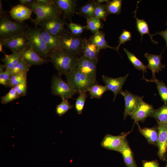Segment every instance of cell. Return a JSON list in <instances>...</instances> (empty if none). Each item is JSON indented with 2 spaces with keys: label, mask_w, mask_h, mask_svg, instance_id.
I'll return each instance as SVG.
<instances>
[{
  "label": "cell",
  "mask_w": 167,
  "mask_h": 167,
  "mask_svg": "<svg viewBox=\"0 0 167 167\" xmlns=\"http://www.w3.org/2000/svg\"><path fill=\"white\" fill-rule=\"evenodd\" d=\"M79 57L73 53L61 49L50 52L49 58L57 70L58 76L61 77L76 69Z\"/></svg>",
  "instance_id": "obj_1"
},
{
  "label": "cell",
  "mask_w": 167,
  "mask_h": 167,
  "mask_svg": "<svg viewBox=\"0 0 167 167\" xmlns=\"http://www.w3.org/2000/svg\"><path fill=\"white\" fill-rule=\"evenodd\" d=\"M36 15L34 19H32L35 26L38 27L41 21L48 19L60 18L62 12L53 2L47 4L37 3L34 0L26 5Z\"/></svg>",
  "instance_id": "obj_2"
},
{
  "label": "cell",
  "mask_w": 167,
  "mask_h": 167,
  "mask_svg": "<svg viewBox=\"0 0 167 167\" xmlns=\"http://www.w3.org/2000/svg\"><path fill=\"white\" fill-rule=\"evenodd\" d=\"M28 27L26 24L14 20L6 13L0 15V39L24 35Z\"/></svg>",
  "instance_id": "obj_3"
},
{
  "label": "cell",
  "mask_w": 167,
  "mask_h": 167,
  "mask_svg": "<svg viewBox=\"0 0 167 167\" xmlns=\"http://www.w3.org/2000/svg\"><path fill=\"white\" fill-rule=\"evenodd\" d=\"M41 28L28 27L24 33L30 48L33 49L42 58H49L50 52L41 34Z\"/></svg>",
  "instance_id": "obj_4"
},
{
  "label": "cell",
  "mask_w": 167,
  "mask_h": 167,
  "mask_svg": "<svg viewBox=\"0 0 167 167\" xmlns=\"http://www.w3.org/2000/svg\"><path fill=\"white\" fill-rule=\"evenodd\" d=\"M59 48L75 54L79 57L82 54L83 38L74 35L66 31L59 35Z\"/></svg>",
  "instance_id": "obj_5"
},
{
  "label": "cell",
  "mask_w": 167,
  "mask_h": 167,
  "mask_svg": "<svg viewBox=\"0 0 167 167\" xmlns=\"http://www.w3.org/2000/svg\"><path fill=\"white\" fill-rule=\"evenodd\" d=\"M65 75L67 82L78 94L81 92H87L88 87L96 83L76 69Z\"/></svg>",
  "instance_id": "obj_6"
},
{
  "label": "cell",
  "mask_w": 167,
  "mask_h": 167,
  "mask_svg": "<svg viewBox=\"0 0 167 167\" xmlns=\"http://www.w3.org/2000/svg\"><path fill=\"white\" fill-rule=\"evenodd\" d=\"M51 93L54 95L59 96L62 99L72 98L75 91L68 83L63 80L61 77L54 75L52 79Z\"/></svg>",
  "instance_id": "obj_7"
},
{
  "label": "cell",
  "mask_w": 167,
  "mask_h": 167,
  "mask_svg": "<svg viewBox=\"0 0 167 167\" xmlns=\"http://www.w3.org/2000/svg\"><path fill=\"white\" fill-rule=\"evenodd\" d=\"M98 61V58L91 59L82 55L79 57L76 69L96 82V66Z\"/></svg>",
  "instance_id": "obj_8"
},
{
  "label": "cell",
  "mask_w": 167,
  "mask_h": 167,
  "mask_svg": "<svg viewBox=\"0 0 167 167\" xmlns=\"http://www.w3.org/2000/svg\"><path fill=\"white\" fill-rule=\"evenodd\" d=\"M131 132L123 133L117 136L107 134L101 141V145L107 149L120 152L128 143L126 137Z\"/></svg>",
  "instance_id": "obj_9"
},
{
  "label": "cell",
  "mask_w": 167,
  "mask_h": 167,
  "mask_svg": "<svg viewBox=\"0 0 167 167\" xmlns=\"http://www.w3.org/2000/svg\"><path fill=\"white\" fill-rule=\"evenodd\" d=\"M67 23L60 18L48 19L42 21L38 24L41 28L49 33L55 35H60L66 30L64 25Z\"/></svg>",
  "instance_id": "obj_10"
},
{
  "label": "cell",
  "mask_w": 167,
  "mask_h": 167,
  "mask_svg": "<svg viewBox=\"0 0 167 167\" xmlns=\"http://www.w3.org/2000/svg\"><path fill=\"white\" fill-rule=\"evenodd\" d=\"M124 97L125 102V108L123 113V117L125 120L128 115H130L138 107L143 101V96H140L135 95L127 90L120 92Z\"/></svg>",
  "instance_id": "obj_11"
},
{
  "label": "cell",
  "mask_w": 167,
  "mask_h": 167,
  "mask_svg": "<svg viewBox=\"0 0 167 167\" xmlns=\"http://www.w3.org/2000/svg\"><path fill=\"white\" fill-rule=\"evenodd\" d=\"M157 121L158 137L157 145V155L159 158L164 161L166 157L167 148V123Z\"/></svg>",
  "instance_id": "obj_12"
},
{
  "label": "cell",
  "mask_w": 167,
  "mask_h": 167,
  "mask_svg": "<svg viewBox=\"0 0 167 167\" xmlns=\"http://www.w3.org/2000/svg\"><path fill=\"white\" fill-rule=\"evenodd\" d=\"M129 74L118 78H111L102 75L103 81L107 87L108 90L112 91L114 94L113 101L114 102L117 96L122 90V88L126 81Z\"/></svg>",
  "instance_id": "obj_13"
},
{
  "label": "cell",
  "mask_w": 167,
  "mask_h": 167,
  "mask_svg": "<svg viewBox=\"0 0 167 167\" xmlns=\"http://www.w3.org/2000/svg\"><path fill=\"white\" fill-rule=\"evenodd\" d=\"M0 41L12 53L21 51L29 47L24 35H19L7 39H0Z\"/></svg>",
  "instance_id": "obj_14"
},
{
  "label": "cell",
  "mask_w": 167,
  "mask_h": 167,
  "mask_svg": "<svg viewBox=\"0 0 167 167\" xmlns=\"http://www.w3.org/2000/svg\"><path fill=\"white\" fill-rule=\"evenodd\" d=\"M154 110L152 105L143 101L137 109L130 116L136 123H138L139 121L143 122L146 118L149 117Z\"/></svg>",
  "instance_id": "obj_15"
},
{
  "label": "cell",
  "mask_w": 167,
  "mask_h": 167,
  "mask_svg": "<svg viewBox=\"0 0 167 167\" xmlns=\"http://www.w3.org/2000/svg\"><path fill=\"white\" fill-rule=\"evenodd\" d=\"M161 53L160 55L152 54L146 53L144 56L148 60V64L147 66L148 68L151 70L152 72V78L151 80H155L156 79V73L161 71L162 69L165 68V65L162 63L161 60L163 58Z\"/></svg>",
  "instance_id": "obj_16"
},
{
  "label": "cell",
  "mask_w": 167,
  "mask_h": 167,
  "mask_svg": "<svg viewBox=\"0 0 167 167\" xmlns=\"http://www.w3.org/2000/svg\"><path fill=\"white\" fill-rule=\"evenodd\" d=\"M32 10L26 6L18 4L8 11L10 16L14 20L20 23L31 19Z\"/></svg>",
  "instance_id": "obj_17"
},
{
  "label": "cell",
  "mask_w": 167,
  "mask_h": 167,
  "mask_svg": "<svg viewBox=\"0 0 167 167\" xmlns=\"http://www.w3.org/2000/svg\"><path fill=\"white\" fill-rule=\"evenodd\" d=\"M21 58L31 66L32 65H40L50 62L49 58L45 59L41 57L33 49L28 47L23 53Z\"/></svg>",
  "instance_id": "obj_18"
},
{
  "label": "cell",
  "mask_w": 167,
  "mask_h": 167,
  "mask_svg": "<svg viewBox=\"0 0 167 167\" xmlns=\"http://www.w3.org/2000/svg\"><path fill=\"white\" fill-rule=\"evenodd\" d=\"M54 3L64 15V18H69L73 14L77 5L75 0H53Z\"/></svg>",
  "instance_id": "obj_19"
},
{
  "label": "cell",
  "mask_w": 167,
  "mask_h": 167,
  "mask_svg": "<svg viewBox=\"0 0 167 167\" xmlns=\"http://www.w3.org/2000/svg\"><path fill=\"white\" fill-rule=\"evenodd\" d=\"M100 50L89 39L83 38L82 50L83 55L91 59H97Z\"/></svg>",
  "instance_id": "obj_20"
},
{
  "label": "cell",
  "mask_w": 167,
  "mask_h": 167,
  "mask_svg": "<svg viewBox=\"0 0 167 167\" xmlns=\"http://www.w3.org/2000/svg\"><path fill=\"white\" fill-rule=\"evenodd\" d=\"M41 34L50 53L59 48V35L51 34L41 28Z\"/></svg>",
  "instance_id": "obj_21"
},
{
  "label": "cell",
  "mask_w": 167,
  "mask_h": 167,
  "mask_svg": "<svg viewBox=\"0 0 167 167\" xmlns=\"http://www.w3.org/2000/svg\"><path fill=\"white\" fill-rule=\"evenodd\" d=\"M28 48L19 51L12 53L10 55L4 53L5 56L2 59V61L4 63L5 70L9 71L18 62Z\"/></svg>",
  "instance_id": "obj_22"
},
{
  "label": "cell",
  "mask_w": 167,
  "mask_h": 167,
  "mask_svg": "<svg viewBox=\"0 0 167 167\" xmlns=\"http://www.w3.org/2000/svg\"><path fill=\"white\" fill-rule=\"evenodd\" d=\"M139 2H138L136 10L134 12V17L136 19L137 30L141 36V41H142L143 37L144 35L146 34H148L149 36L150 39L152 43L154 44H157L158 43V42L154 40L152 38V37L154 35H156V34L155 33L154 34H151L149 32L148 26L147 22L143 19H139L136 16V14L137 10L138 7V5Z\"/></svg>",
  "instance_id": "obj_23"
},
{
  "label": "cell",
  "mask_w": 167,
  "mask_h": 167,
  "mask_svg": "<svg viewBox=\"0 0 167 167\" xmlns=\"http://www.w3.org/2000/svg\"><path fill=\"white\" fill-rule=\"evenodd\" d=\"M138 130L140 133L147 139L149 143L156 144L158 137V132L156 128H141L138 123H137Z\"/></svg>",
  "instance_id": "obj_24"
},
{
  "label": "cell",
  "mask_w": 167,
  "mask_h": 167,
  "mask_svg": "<svg viewBox=\"0 0 167 167\" xmlns=\"http://www.w3.org/2000/svg\"><path fill=\"white\" fill-rule=\"evenodd\" d=\"M89 39L92 42L101 50L110 48L117 51L116 48L109 45L105 39V34L101 31H99L90 36Z\"/></svg>",
  "instance_id": "obj_25"
},
{
  "label": "cell",
  "mask_w": 167,
  "mask_h": 167,
  "mask_svg": "<svg viewBox=\"0 0 167 167\" xmlns=\"http://www.w3.org/2000/svg\"><path fill=\"white\" fill-rule=\"evenodd\" d=\"M127 167H138L133 153L127 143L120 152Z\"/></svg>",
  "instance_id": "obj_26"
},
{
  "label": "cell",
  "mask_w": 167,
  "mask_h": 167,
  "mask_svg": "<svg viewBox=\"0 0 167 167\" xmlns=\"http://www.w3.org/2000/svg\"><path fill=\"white\" fill-rule=\"evenodd\" d=\"M124 51L127 55V58L133 64L135 68L138 70H142L143 71V77L142 79H145L144 72H147L148 66H145L135 55L133 53H131L126 48L124 49Z\"/></svg>",
  "instance_id": "obj_27"
},
{
  "label": "cell",
  "mask_w": 167,
  "mask_h": 167,
  "mask_svg": "<svg viewBox=\"0 0 167 167\" xmlns=\"http://www.w3.org/2000/svg\"><path fill=\"white\" fill-rule=\"evenodd\" d=\"M108 91L107 87L105 85L103 86L95 83L88 87L87 91L89 92L92 99L101 98L104 93Z\"/></svg>",
  "instance_id": "obj_28"
},
{
  "label": "cell",
  "mask_w": 167,
  "mask_h": 167,
  "mask_svg": "<svg viewBox=\"0 0 167 167\" xmlns=\"http://www.w3.org/2000/svg\"><path fill=\"white\" fill-rule=\"evenodd\" d=\"M86 18V30H89L94 34L103 28V24L102 22L98 18L94 16Z\"/></svg>",
  "instance_id": "obj_29"
},
{
  "label": "cell",
  "mask_w": 167,
  "mask_h": 167,
  "mask_svg": "<svg viewBox=\"0 0 167 167\" xmlns=\"http://www.w3.org/2000/svg\"><path fill=\"white\" fill-rule=\"evenodd\" d=\"M150 117L155 118L157 121L163 123H167V103L159 108L155 109Z\"/></svg>",
  "instance_id": "obj_30"
},
{
  "label": "cell",
  "mask_w": 167,
  "mask_h": 167,
  "mask_svg": "<svg viewBox=\"0 0 167 167\" xmlns=\"http://www.w3.org/2000/svg\"><path fill=\"white\" fill-rule=\"evenodd\" d=\"M122 1V0H109L105 4L106 10L108 14H118L121 11Z\"/></svg>",
  "instance_id": "obj_31"
},
{
  "label": "cell",
  "mask_w": 167,
  "mask_h": 167,
  "mask_svg": "<svg viewBox=\"0 0 167 167\" xmlns=\"http://www.w3.org/2000/svg\"><path fill=\"white\" fill-rule=\"evenodd\" d=\"M96 2L95 1H91L81 7L79 9L80 14L86 18L94 17Z\"/></svg>",
  "instance_id": "obj_32"
},
{
  "label": "cell",
  "mask_w": 167,
  "mask_h": 167,
  "mask_svg": "<svg viewBox=\"0 0 167 167\" xmlns=\"http://www.w3.org/2000/svg\"><path fill=\"white\" fill-rule=\"evenodd\" d=\"M147 82H153L156 84L157 88L162 101L164 103H167V86L162 81L156 79L155 80L144 79Z\"/></svg>",
  "instance_id": "obj_33"
},
{
  "label": "cell",
  "mask_w": 167,
  "mask_h": 167,
  "mask_svg": "<svg viewBox=\"0 0 167 167\" xmlns=\"http://www.w3.org/2000/svg\"><path fill=\"white\" fill-rule=\"evenodd\" d=\"M27 73L23 72L11 75L9 87L13 88L19 84L26 82Z\"/></svg>",
  "instance_id": "obj_34"
},
{
  "label": "cell",
  "mask_w": 167,
  "mask_h": 167,
  "mask_svg": "<svg viewBox=\"0 0 167 167\" xmlns=\"http://www.w3.org/2000/svg\"><path fill=\"white\" fill-rule=\"evenodd\" d=\"M31 67L21 57L18 62L8 71L11 75L23 72H28Z\"/></svg>",
  "instance_id": "obj_35"
},
{
  "label": "cell",
  "mask_w": 167,
  "mask_h": 167,
  "mask_svg": "<svg viewBox=\"0 0 167 167\" xmlns=\"http://www.w3.org/2000/svg\"><path fill=\"white\" fill-rule=\"evenodd\" d=\"M61 102L57 105L56 108V113L60 117L68 112L73 108V105H71L68 101V99H62Z\"/></svg>",
  "instance_id": "obj_36"
},
{
  "label": "cell",
  "mask_w": 167,
  "mask_h": 167,
  "mask_svg": "<svg viewBox=\"0 0 167 167\" xmlns=\"http://www.w3.org/2000/svg\"><path fill=\"white\" fill-rule=\"evenodd\" d=\"M79 96L76 99L75 108L79 114L82 113L86 100L88 96L87 92H81L79 93Z\"/></svg>",
  "instance_id": "obj_37"
},
{
  "label": "cell",
  "mask_w": 167,
  "mask_h": 167,
  "mask_svg": "<svg viewBox=\"0 0 167 167\" xmlns=\"http://www.w3.org/2000/svg\"><path fill=\"white\" fill-rule=\"evenodd\" d=\"M95 17L105 21L108 15L105 9V4L99 3L96 1L94 12Z\"/></svg>",
  "instance_id": "obj_38"
},
{
  "label": "cell",
  "mask_w": 167,
  "mask_h": 167,
  "mask_svg": "<svg viewBox=\"0 0 167 167\" xmlns=\"http://www.w3.org/2000/svg\"><path fill=\"white\" fill-rule=\"evenodd\" d=\"M4 65H0V84L8 88L11 75L9 71L5 70Z\"/></svg>",
  "instance_id": "obj_39"
},
{
  "label": "cell",
  "mask_w": 167,
  "mask_h": 167,
  "mask_svg": "<svg viewBox=\"0 0 167 167\" xmlns=\"http://www.w3.org/2000/svg\"><path fill=\"white\" fill-rule=\"evenodd\" d=\"M20 96L15 89L11 88L6 94L1 97V103L3 104H7Z\"/></svg>",
  "instance_id": "obj_40"
},
{
  "label": "cell",
  "mask_w": 167,
  "mask_h": 167,
  "mask_svg": "<svg viewBox=\"0 0 167 167\" xmlns=\"http://www.w3.org/2000/svg\"><path fill=\"white\" fill-rule=\"evenodd\" d=\"M66 25L71 31V33L77 36H80L84 31L86 30V26L72 22L67 23Z\"/></svg>",
  "instance_id": "obj_41"
},
{
  "label": "cell",
  "mask_w": 167,
  "mask_h": 167,
  "mask_svg": "<svg viewBox=\"0 0 167 167\" xmlns=\"http://www.w3.org/2000/svg\"><path fill=\"white\" fill-rule=\"evenodd\" d=\"M131 33L128 31L124 29L119 37V44L116 47L117 51L119 54V49L121 45L124 44L126 42L130 41L131 40Z\"/></svg>",
  "instance_id": "obj_42"
},
{
  "label": "cell",
  "mask_w": 167,
  "mask_h": 167,
  "mask_svg": "<svg viewBox=\"0 0 167 167\" xmlns=\"http://www.w3.org/2000/svg\"><path fill=\"white\" fill-rule=\"evenodd\" d=\"M13 88L20 96H25L26 95L27 90V82L19 84Z\"/></svg>",
  "instance_id": "obj_43"
},
{
  "label": "cell",
  "mask_w": 167,
  "mask_h": 167,
  "mask_svg": "<svg viewBox=\"0 0 167 167\" xmlns=\"http://www.w3.org/2000/svg\"><path fill=\"white\" fill-rule=\"evenodd\" d=\"M142 164L143 167H160L158 162L156 161H143Z\"/></svg>",
  "instance_id": "obj_44"
},
{
  "label": "cell",
  "mask_w": 167,
  "mask_h": 167,
  "mask_svg": "<svg viewBox=\"0 0 167 167\" xmlns=\"http://www.w3.org/2000/svg\"><path fill=\"white\" fill-rule=\"evenodd\" d=\"M156 34H159L162 36L165 39L166 43V47L167 46V28L165 31L157 32Z\"/></svg>",
  "instance_id": "obj_45"
},
{
  "label": "cell",
  "mask_w": 167,
  "mask_h": 167,
  "mask_svg": "<svg viewBox=\"0 0 167 167\" xmlns=\"http://www.w3.org/2000/svg\"><path fill=\"white\" fill-rule=\"evenodd\" d=\"M33 1V0H19L20 4L24 6L32 2Z\"/></svg>",
  "instance_id": "obj_46"
},
{
  "label": "cell",
  "mask_w": 167,
  "mask_h": 167,
  "mask_svg": "<svg viewBox=\"0 0 167 167\" xmlns=\"http://www.w3.org/2000/svg\"><path fill=\"white\" fill-rule=\"evenodd\" d=\"M53 0H35V2L41 4H47L52 2Z\"/></svg>",
  "instance_id": "obj_47"
},
{
  "label": "cell",
  "mask_w": 167,
  "mask_h": 167,
  "mask_svg": "<svg viewBox=\"0 0 167 167\" xmlns=\"http://www.w3.org/2000/svg\"><path fill=\"white\" fill-rule=\"evenodd\" d=\"M7 11H4L3 9V6L2 1L0 0V15H2L6 13Z\"/></svg>",
  "instance_id": "obj_48"
},
{
  "label": "cell",
  "mask_w": 167,
  "mask_h": 167,
  "mask_svg": "<svg viewBox=\"0 0 167 167\" xmlns=\"http://www.w3.org/2000/svg\"><path fill=\"white\" fill-rule=\"evenodd\" d=\"M109 0H96V2L100 3H103V2H106V3L107 2L109 1Z\"/></svg>",
  "instance_id": "obj_49"
},
{
  "label": "cell",
  "mask_w": 167,
  "mask_h": 167,
  "mask_svg": "<svg viewBox=\"0 0 167 167\" xmlns=\"http://www.w3.org/2000/svg\"><path fill=\"white\" fill-rule=\"evenodd\" d=\"M3 45V44L2 42L0 41V52L5 53L2 50V46Z\"/></svg>",
  "instance_id": "obj_50"
},
{
  "label": "cell",
  "mask_w": 167,
  "mask_h": 167,
  "mask_svg": "<svg viewBox=\"0 0 167 167\" xmlns=\"http://www.w3.org/2000/svg\"><path fill=\"white\" fill-rule=\"evenodd\" d=\"M166 164L165 167H167V159L166 160Z\"/></svg>",
  "instance_id": "obj_51"
},
{
  "label": "cell",
  "mask_w": 167,
  "mask_h": 167,
  "mask_svg": "<svg viewBox=\"0 0 167 167\" xmlns=\"http://www.w3.org/2000/svg\"><path fill=\"white\" fill-rule=\"evenodd\" d=\"M166 24H167V23H166Z\"/></svg>",
  "instance_id": "obj_52"
}]
</instances>
